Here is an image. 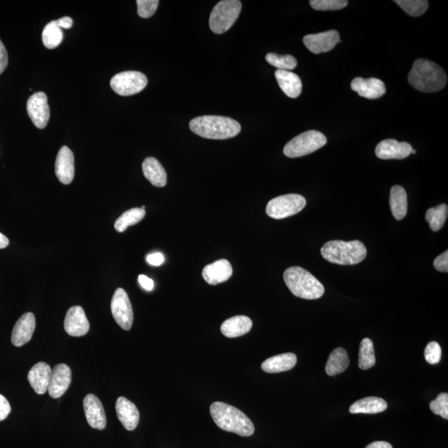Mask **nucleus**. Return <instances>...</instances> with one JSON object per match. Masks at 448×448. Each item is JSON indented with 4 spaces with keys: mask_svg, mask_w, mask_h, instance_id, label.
<instances>
[{
    "mask_svg": "<svg viewBox=\"0 0 448 448\" xmlns=\"http://www.w3.org/2000/svg\"><path fill=\"white\" fill-rule=\"evenodd\" d=\"M447 205L442 204L427 211L425 219L429 223L431 230L433 232H438L445 225L447 218Z\"/></svg>",
    "mask_w": 448,
    "mask_h": 448,
    "instance_id": "nucleus-32",
    "label": "nucleus"
},
{
    "mask_svg": "<svg viewBox=\"0 0 448 448\" xmlns=\"http://www.w3.org/2000/svg\"><path fill=\"white\" fill-rule=\"evenodd\" d=\"M390 205L391 212L397 221H401L406 216L408 212V197L402 186H393L390 189Z\"/></svg>",
    "mask_w": 448,
    "mask_h": 448,
    "instance_id": "nucleus-27",
    "label": "nucleus"
},
{
    "mask_svg": "<svg viewBox=\"0 0 448 448\" xmlns=\"http://www.w3.org/2000/svg\"><path fill=\"white\" fill-rule=\"evenodd\" d=\"M11 412V406L6 397L0 395V421L6 420Z\"/></svg>",
    "mask_w": 448,
    "mask_h": 448,
    "instance_id": "nucleus-41",
    "label": "nucleus"
},
{
    "mask_svg": "<svg viewBox=\"0 0 448 448\" xmlns=\"http://www.w3.org/2000/svg\"><path fill=\"white\" fill-rule=\"evenodd\" d=\"M194 134L205 139H227L241 132V125L232 118L219 116H203L194 118L189 123Z\"/></svg>",
    "mask_w": 448,
    "mask_h": 448,
    "instance_id": "nucleus-3",
    "label": "nucleus"
},
{
    "mask_svg": "<svg viewBox=\"0 0 448 448\" xmlns=\"http://www.w3.org/2000/svg\"><path fill=\"white\" fill-rule=\"evenodd\" d=\"M8 63V53L2 41L0 40V75L6 71Z\"/></svg>",
    "mask_w": 448,
    "mask_h": 448,
    "instance_id": "nucleus-42",
    "label": "nucleus"
},
{
    "mask_svg": "<svg viewBox=\"0 0 448 448\" xmlns=\"http://www.w3.org/2000/svg\"><path fill=\"white\" fill-rule=\"evenodd\" d=\"M112 313L116 322L125 331L132 327L134 315L128 294L122 288L116 290L111 303Z\"/></svg>",
    "mask_w": 448,
    "mask_h": 448,
    "instance_id": "nucleus-10",
    "label": "nucleus"
},
{
    "mask_svg": "<svg viewBox=\"0 0 448 448\" xmlns=\"http://www.w3.org/2000/svg\"><path fill=\"white\" fill-rule=\"evenodd\" d=\"M320 252L324 259L338 265H356L365 260L367 256L365 244L358 240L350 242L329 241L321 248Z\"/></svg>",
    "mask_w": 448,
    "mask_h": 448,
    "instance_id": "nucleus-4",
    "label": "nucleus"
},
{
    "mask_svg": "<svg viewBox=\"0 0 448 448\" xmlns=\"http://www.w3.org/2000/svg\"><path fill=\"white\" fill-rule=\"evenodd\" d=\"M283 278L291 293L299 298L316 300L325 293L324 286L313 275L302 268H287Z\"/></svg>",
    "mask_w": 448,
    "mask_h": 448,
    "instance_id": "nucleus-5",
    "label": "nucleus"
},
{
    "mask_svg": "<svg viewBox=\"0 0 448 448\" xmlns=\"http://www.w3.org/2000/svg\"><path fill=\"white\" fill-rule=\"evenodd\" d=\"M365 448H393L390 442L378 441L370 443Z\"/></svg>",
    "mask_w": 448,
    "mask_h": 448,
    "instance_id": "nucleus-46",
    "label": "nucleus"
},
{
    "mask_svg": "<svg viewBox=\"0 0 448 448\" xmlns=\"http://www.w3.org/2000/svg\"><path fill=\"white\" fill-rule=\"evenodd\" d=\"M306 205V198L300 194H285L269 201L266 213L272 218L282 219L301 212Z\"/></svg>",
    "mask_w": 448,
    "mask_h": 448,
    "instance_id": "nucleus-8",
    "label": "nucleus"
},
{
    "mask_svg": "<svg viewBox=\"0 0 448 448\" xmlns=\"http://www.w3.org/2000/svg\"><path fill=\"white\" fill-rule=\"evenodd\" d=\"M411 154L415 155L416 154V150H412Z\"/></svg>",
    "mask_w": 448,
    "mask_h": 448,
    "instance_id": "nucleus-48",
    "label": "nucleus"
},
{
    "mask_svg": "<svg viewBox=\"0 0 448 448\" xmlns=\"http://www.w3.org/2000/svg\"><path fill=\"white\" fill-rule=\"evenodd\" d=\"M55 174L63 184H70L74 179V155L67 146H62L58 152L55 163Z\"/></svg>",
    "mask_w": 448,
    "mask_h": 448,
    "instance_id": "nucleus-16",
    "label": "nucleus"
},
{
    "mask_svg": "<svg viewBox=\"0 0 448 448\" xmlns=\"http://www.w3.org/2000/svg\"><path fill=\"white\" fill-rule=\"evenodd\" d=\"M434 268L441 273L448 272V252L442 253L441 255L435 259L433 261Z\"/></svg>",
    "mask_w": 448,
    "mask_h": 448,
    "instance_id": "nucleus-40",
    "label": "nucleus"
},
{
    "mask_svg": "<svg viewBox=\"0 0 448 448\" xmlns=\"http://www.w3.org/2000/svg\"><path fill=\"white\" fill-rule=\"evenodd\" d=\"M56 23L60 28L69 29L73 27L74 21L70 17H63V18L56 20Z\"/></svg>",
    "mask_w": 448,
    "mask_h": 448,
    "instance_id": "nucleus-45",
    "label": "nucleus"
},
{
    "mask_svg": "<svg viewBox=\"0 0 448 448\" xmlns=\"http://www.w3.org/2000/svg\"><path fill=\"white\" fill-rule=\"evenodd\" d=\"M279 87L291 98H297L302 91V80L290 71L277 70L275 73Z\"/></svg>",
    "mask_w": 448,
    "mask_h": 448,
    "instance_id": "nucleus-23",
    "label": "nucleus"
},
{
    "mask_svg": "<svg viewBox=\"0 0 448 448\" xmlns=\"http://www.w3.org/2000/svg\"><path fill=\"white\" fill-rule=\"evenodd\" d=\"M408 83L416 90L427 93L436 92L445 87L447 76L437 63L427 59H417L408 74Z\"/></svg>",
    "mask_w": 448,
    "mask_h": 448,
    "instance_id": "nucleus-1",
    "label": "nucleus"
},
{
    "mask_svg": "<svg viewBox=\"0 0 448 448\" xmlns=\"http://www.w3.org/2000/svg\"><path fill=\"white\" fill-rule=\"evenodd\" d=\"M139 284L144 289L150 291L154 289V281L152 279L145 276V275H139L138 277Z\"/></svg>",
    "mask_w": 448,
    "mask_h": 448,
    "instance_id": "nucleus-44",
    "label": "nucleus"
},
{
    "mask_svg": "<svg viewBox=\"0 0 448 448\" xmlns=\"http://www.w3.org/2000/svg\"><path fill=\"white\" fill-rule=\"evenodd\" d=\"M27 111L33 123L37 128L44 129L50 119L48 96L43 92H36L29 97Z\"/></svg>",
    "mask_w": 448,
    "mask_h": 448,
    "instance_id": "nucleus-11",
    "label": "nucleus"
},
{
    "mask_svg": "<svg viewBox=\"0 0 448 448\" xmlns=\"http://www.w3.org/2000/svg\"><path fill=\"white\" fill-rule=\"evenodd\" d=\"M87 421L92 428L103 430L107 426V417L100 399L94 395H87L83 400Z\"/></svg>",
    "mask_w": 448,
    "mask_h": 448,
    "instance_id": "nucleus-17",
    "label": "nucleus"
},
{
    "mask_svg": "<svg viewBox=\"0 0 448 448\" xmlns=\"http://www.w3.org/2000/svg\"><path fill=\"white\" fill-rule=\"evenodd\" d=\"M266 61L270 65L277 67L278 70H293L298 66V61L291 55H279L270 53L266 55Z\"/></svg>",
    "mask_w": 448,
    "mask_h": 448,
    "instance_id": "nucleus-34",
    "label": "nucleus"
},
{
    "mask_svg": "<svg viewBox=\"0 0 448 448\" xmlns=\"http://www.w3.org/2000/svg\"><path fill=\"white\" fill-rule=\"evenodd\" d=\"M71 382V371L65 363H59L53 368L48 388L51 398L58 399L69 390Z\"/></svg>",
    "mask_w": 448,
    "mask_h": 448,
    "instance_id": "nucleus-15",
    "label": "nucleus"
},
{
    "mask_svg": "<svg viewBox=\"0 0 448 448\" xmlns=\"http://www.w3.org/2000/svg\"><path fill=\"white\" fill-rule=\"evenodd\" d=\"M426 361L430 365H437L441 361L442 349L437 342L432 341L427 345L424 350Z\"/></svg>",
    "mask_w": 448,
    "mask_h": 448,
    "instance_id": "nucleus-39",
    "label": "nucleus"
},
{
    "mask_svg": "<svg viewBox=\"0 0 448 448\" xmlns=\"http://www.w3.org/2000/svg\"><path fill=\"white\" fill-rule=\"evenodd\" d=\"M412 150V146L407 142L387 139L378 144L375 154L381 160H402L407 158Z\"/></svg>",
    "mask_w": 448,
    "mask_h": 448,
    "instance_id": "nucleus-14",
    "label": "nucleus"
},
{
    "mask_svg": "<svg viewBox=\"0 0 448 448\" xmlns=\"http://www.w3.org/2000/svg\"><path fill=\"white\" fill-rule=\"evenodd\" d=\"M8 244H10V240L8 239L6 236L0 232V249L7 248Z\"/></svg>",
    "mask_w": 448,
    "mask_h": 448,
    "instance_id": "nucleus-47",
    "label": "nucleus"
},
{
    "mask_svg": "<svg viewBox=\"0 0 448 448\" xmlns=\"http://www.w3.org/2000/svg\"><path fill=\"white\" fill-rule=\"evenodd\" d=\"M252 321L245 316H236L226 320L221 325V332L227 338H236L246 335L251 331Z\"/></svg>",
    "mask_w": 448,
    "mask_h": 448,
    "instance_id": "nucleus-24",
    "label": "nucleus"
},
{
    "mask_svg": "<svg viewBox=\"0 0 448 448\" xmlns=\"http://www.w3.org/2000/svg\"><path fill=\"white\" fill-rule=\"evenodd\" d=\"M203 277L209 285H218L219 283L227 282L232 277V265L226 259H221L209 265L203 270Z\"/></svg>",
    "mask_w": 448,
    "mask_h": 448,
    "instance_id": "nucleus-22",
    "label": "nucleus"
},
{
    "mask_svg": "<svg viewBox=\"0 0 448 448\" xmlns=\"http://www.w3.org/2000/svg\"><path fill=\"white\" fill-rule=\"evenodd\" d=\"M143 174L155 187H164L167 183V174L162 164L154 157H148L142 164Z\"/></svg>",
    "mask_w": 448,
    "mask_h": 448,
    "instance_id": "nucleus-26",
    "label": "nucleus"
},
{
    "mask_svg": "<svg viewBox=\"0 0 448 448\" xmlns=\"http://www.w3.org/2000/svg\"><path fill=\"white\" fill-rule=\"evenodd\" d=\"M298 358L293 353L278 354L268 359L261 365V369L266 373L276 374L288 371L297 365Z\"/></svg>",
    "mask_w": 448,
    "mask_h": 448,
    "instance_id": "nucleus-25",
    "label": "nucleus"
},
{
    "mask_svg": "<svg viewBox=\"0 0 448 448\" xmlns=\"http://www.w3.org/2000/svg\"><path fill=\"white\" fill-rule=\"evenodd\" d=\"M52 372L53 370L48 363L44 362L37 363L29 370L28 382L36 394L44 395L46 392H48Z\"/></svg>",
    "mask_w": 448,
    "mask_h": 448,
    "instance_id": "nucleus-20",
    "label": "nucleus"
},
{
    "mask_svg": "<svg viewBox=\"0 0 448 448\" xmlns=\"http://www.w3.org/2000/svg\"><path fill=\"white\" fill-rule=\"evenodd\" d=\"M431 411L437 415L441 416L445 420H448V395L447 393H442L437 397V399L430 403Z\"/></svg>",
    "mask_w": 448,
    "mask_h": 448,
    "instance_id": "nucleus-37",
    "label": "nucleus"
},
{
    "mask_svg": "<svg viewBox=\"0 0 448 448\" xmlns=\"http://www.w3.org/2000/svg\"><path fill=\"white\" fill-rule=\"evenodd\" d=\"M146 216V210L141 208H134L126 211L123 214H121L115 223V228L118 232H123L130 226L135 225V224L141 222Z\"/></svg>",
    "mask_w": 448,
    "mask_h": 448,
    "instance_id": "nucleus-31",
    "label": "nucleus"
},
{
    "mask_svg": "<svg viewBox=\"0 0 448 448\" xmlns=\"http://www.w3.org/2000/svg\"><path fill=\"white\" fill-rule=\"evenodd\" d=\"M388 404L386 400L378 397H367L356 401L350 407V413L353 414H376L386 411Z\"/></svg>",
    "mask_w": 448,
    "mask_h": 448,
    "instance_id": "nucleus-28",
    "label": "nucleus"
},
{
    "mask_svg": "<svg viewBox=\"0 0 448 448\" xmlns=\"http://www.w3.org/2000/svg\"><path fill=\"white\" fill-rule=\"evenodd\" d=\"M146 260L148 264H150L152 266H155V267H158V266H160L164 263V257L162 253L155 252L148 255Z\"/></svg>",
    "mask_w": 448,
    "mask_h": 448,
    "instance_id": "nucleus-43",
    "label": "nucleus"
},
{
    "mask_svg": "<svg viewBox=\"0 0 448 448\" xmlns=\"http://www.w3.org/2000/svg\"><path fill=\"white\" fill-rule=\"evenodd\" d=\"M347 0H311L310 4L315 10L336 11L348 6Z\"/></svg>",
    "mask_w": 448,
    "mask_h": 448,
    "instance_id": "nucleus-36",
    "label": "nucleus"
},
{
    "mask_svg": "<svg viewBox=\"0 0 448 448\" xmlns=\"http://www.w3.org/2000/svg\"><path fill=\"white\" fill-rule=\"evenodd\" d=\"M410 16L418 17L426 12L429 8L427 0H395V1Z\"/></svg>",
    "mask_w": 448,
    "mask_h": 448,
    "instance_id": "nucleus-35",
    "label": "nucleus"
},
{
    "mask_svg": "<svg viewBox=\"0 0 448 448\" xmlns=\"http://www.w3.org/2000/svg\"><path fill=\"white\" fill-rule=\"evenodd\" d=\"M44 45L46 49H54L60 45L63 40L62 28L58 27L56 20L46 25L42 35Z\"/></svg>",
    "mask_w": 448,
    "mask_h": 448,
    "instance_id": "nucleus-33",
    "label": "nucleus"
},
{
    "mask_svg": "<svg viewBox=\"0 0 448 448\" xmlns=\"http://www.w3.org/2000/svg\"><path fill=\"white\" fill-rule=\"evenodd\" d=\"M210 414L221 429L234 433L241 437H250L255 428L250 418L234 406L222 402H214L210 406Z\"/></svg>",
    "mask_w": 448,
    "mask_h": 448,
    "instance_id": "nucleus-2",
    "label": "nucleus"
},
{
    "mask_svg": "<svg viewBox=\"0 0 448 448\" xmlns=\"http://www.w3.org/2000/svg\"><path fill=\"white\" fill-rule=\"evenodd\" d=\"M374 344L369 338H365L359 345L358 365L359 369L366 370L375 365Z\"/></svg>",
    "mask_w": 448,
    "mask_h": 448,
    "instance_id": "nucleus-30",
    "label": "nucleus"
},
{
    "mask_svg": "<svg viewBox=\"0 0 448 448\" xmlns=\"http://www.w3.org/2000/svg\"><path fill=\"white\" fill-rule=\"evenodd\" d=\"M64 328L69 336L74 337L85 336L89 331L90 323L83 307L76 306L67 311Z\"/></svg>",
    "mask_w": 448,
    "mask_h": 448,
    "instance_id": "nucleus-13",
    "label": "nucleus"
},
{
    "mask_svg": "<svg viewBox=\"0 0 448 448\" xmlns=\"http://www.w3.org/2000/svg\"><path fill=\"white\" fill-rule=\"evenodd\" d=\"M352 89L367 99H378L386 93V87L378 78H356L350 84Z\"/></svg>",
    "mask_w": 448,
    "mask_h": 448,
    "instance_id": "nucleus-19",
    "label": "nucleus"
},
{
    "mask_svg": "<svg viewBox=\"0 0 448 448\" xmlns=\"http://www.w3.org/2000/svg\"><path fill=\"white\" fill-rule=\"evenodd\" d=\"M147 83L146 76L137 71H122L114 76L110 83L112 90L122 96L137 94L145 89Z\"/></svg>",
    "mask_w": 448,
    "mask_h": 448,
    "instance_id": "nucleus-9",
    "label": "nucleus"
},
{
    "mask_svg": "<svg viewBox=\"0 0 448 448\" xmlns=\"http://www.w3.org/2000/svg\"><path fill=\"white\" fill-rule=\"evenodd\" d=\"M116 411L118 418L126 430L133 431L137 429L139 421L137 406L125 397H120L117 400Z\"/></svg>",
    "mask_w": 448,
    "mask_h": 448,
    "instance_id": "nucleus-21",
    "label": "nucleus"
},
{
    "mask_svg": "<svg viewBox=\"0 0 448 448\" xmlns=\"http://www.w3.org/2000/svg\"><path fill=\"white\" fill-rule=\"evenodd\" d=\"M304 44L311 53L320 54L327 53L335 48L338 43H341L340 33L336 31H329L309 35L304 37Z\"/></svg>",
    "mask_w": 448,
    "mask_h": 448,
    "instance_id": "nucleus-12",
    "label": "nucleus"
},
{
    "mask_svg": "<svg viewBox=\"0 0 448 448\" xmlns=\"http://www.w3.org/2000/svg\"><path fill=\"white\" fill-rule=\"evenodd\" d=\"M242 10V3L239 0H223L216 4L211 12L209 27L217 35H222L238 19Z\"/></svg>",
    "mask_w": 448,
    "mask_h": 448,
    "instance_id": "nucleus-6",
    "label": "nucleus"
},
{
    "mask_svg": "<svg viewBox=\"0 0 448 448\" xmlns=\"http://www.w3.org/2000/svg\"><path fill=\"white\" fill-rule=\"evenodd\" d=\"M138 15L141 18L148 19L155 15L159 6L158 0H137Z\"/></svg>",
    "mask_w": 448,
    "mask_h": 448,
    "instance_id": "nucleus-38",
    "label": "nucleus"
},
{
    "mask_svg": "<svg viewBox=\"0 0 448 448\" xmlns=\"http://www.w3.org/2000/svg\"><path fill=\"white\" fill-rule=\"evenodd\" d=\"M350 365L347 352L343 348L334 350L329 354L325 372L329 376H336L343 373Z\"/></svg>",
    "mask_w": 448,
    "mask_h": 448,
    "instance_id": "nucleus-29",
    "label": "nucleus"
},
{
    "mask_svg": "<svg viewBox=\"0 0 448 448\" xmlns=\"http://www.w3.org/2000/svg\"><path fill=\"white\" fill-rule=\"evenodd\" d=\"M36 327L35 316L31 312L24 314L12 329L11 341L17 347H21L31 341Z\"/></svg>",
    "mask_w": 448,
    "mask_h": 448,
    "instance_id": "nucleus-18",
    "label": "nucleus"
},
{
    "mask_svg": "<svg viewBox=\"0 0 448 448\" xmlns=\"http://www.w3.org/2000/svg\"><path fill=\"white\" fill-rule=\"evenodd\" d=\"M325 135L317 130H308L295 137L286 144L283 153L288 158L302 157L313 153L327 145Z\"/></svg>",
    "mask_w": 448,
    "mask_h": 448,
    "instance_id": "nucleus-7",
    "label": "nucleus"
}]
</instances>
